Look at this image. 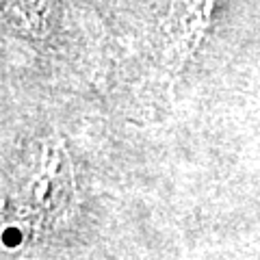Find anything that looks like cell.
Masks as SVG:
<instances>
[{"mask_svg": "<svg viewBox=\"0 0 260 260\" xmlns=\"http://www.w3.org/2000/svg\"><path fill=\"white\" fill-rule=\"evenodd\" d=\"M15 198L26 219L39 225L56 223L76 200L74 167L59 137L30 145L15 178Z\"/></svg>", "mask_w": 260, "mask_h": 260, "instance_id": "1", "label": "cell"}, {"mask_svg": "<svg viewBox=\"0 0 260 260\" xmlns=\"http://www.w3.org/2000/svg\"><path fill=\"white\" fill-rule=\"evenodd\" d=\"M56 0H5V11L24 35L44 37L50 30Z\"/></svg>", "mask_w": 260, "mask_h": 260, "instance_id": "2", "label": "cell"}]
</instances>
